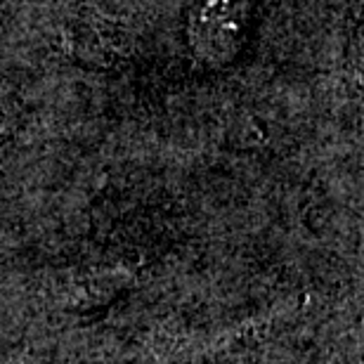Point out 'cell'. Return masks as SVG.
<instances>
[{
  "instance_id": "cell-1",
  "label": "cell",
  "mask_w": 364,
  "mask_h": 364,
  "mask_svg": "<svg viewBox=\"0 0 364 364\" xmlns=\"http://www.w3.org/2000/svg\"><path fill=\"white\" fill-rule=\"evenodd\" d=\"M256 0H199L189 21V43L206 64H228L242 50Z\"/></svg>"
},
{
  "instance_id": "cell-2",
  "label": "cell",
  "mask_w": 364,
  "mask_h": 364,
  "mask_svg": "<svg viewBox=\"0 0 364 364\" xmlns=\"http://www.w3.org/2000/svg\"><path fill=\"white\" fill-rule=\"evenodd\" d=\"M10 112H7L5 102H3V95H0V147H3V142L7 140V135H10Z\"/></svg>"
}]
</instances>
